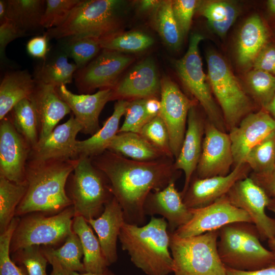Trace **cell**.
<instances>
[{"label": "cell", "mask_w": 275, "mask_h": 275, "mask_svg": "<svg viewBox=\"0 0 275 275\" xmlns=\"http://www.w3.org/2000/svg\"><path fill=\"white\" fill-rule=\"evenodd\" d=\"M91 159L107 179L123 209L125 222L131 225L141 226L145 223L143 206L148 195L163 189L178 177L173 159L169 157L141 161L106 150Z\"/></svg>", "instance_id": "6da1fadb"}, {"label": "cell", "mask_w": 275, "mask_h": 275, "mask_svg": "<svg viewBox=\"0 0 275 275\" xmlns=\"http://www.w3.org/2000/svg\"><path fill=\"white\" fill-rule=\"evenodd\" d=\"M77 159L28 160L25 172L27 190L15 217L34 212L54 215L72 206L66 184Z\"/></svg>", "instance_id": "7a4b0ae2"}, {"label": "cell", "mask_w": 275, "mask_h": 275, "mask_svg": "<svg viewBox=\"0 0 275 275\" xmlns=\"http://www.w3.org/2000/svg\"><path fill=\"white\" fill-rule=\"evenodd\" d=\"M119 239L131 261L147 275L173 272L168 224L164 217L151 216L148 224L141 226L125 222Z\"/></svg>", "instance_id": "3957f363"}, {"label": "cell", "mask_w": 275, "mask_h": 275, "mask_svg": "<svg viewBox=\"0 0 275 275\" xmlns=\"http://www.w3.org/2000/svg\"><path fill=\"white\" fill-rule=\"evenodd\" d=\"M121 3L118 0L81 1L62 24L44 34L49 39L76 36L101 39L117 32L118 10Z\"/></svg>", "instance_id": "277c9868"}, {"label": "cell", "mask_w": 275, "mask_h": 275, "mask_svg": "<svg viewBox=\"0 0 275 275\" xmlns=\"http://www.w3.org/2000/svg\"><path fill=\"white\" fill-rule=\"evenodd\" d=\"M169 235L174 275H227L217 251L219 230L188 237Z\"/></svg>", "instance_id": "5b68a950"}, {"label": "cell", "mask_w": 275, "mask_h": 275, "mask_svg": "<svg viewBox=\"0 0 275 275\" xmlns=\"http://www.w3.org/2000/svg\"><path fill=\"white\" fill-rule=\"evenodd\" d=\"M66 192L75 216H82L86 221L100 216L105 205L114 197L107 179L88 157L78 158L68 179Z\"/></svg>", "instance_id": "8992f818"}, {"label": "cell", "mask_w": 275, "mask_h": 275, "mask_svg": "<svg viewBox=\"0 0 275 275\" xmlns=\"http://www.w3.org/2000/svg\"><path fill=\"white\" fill-rule=\"evenodd\" d=\"M206 61L211 90L221 106L226 129L229 131L254 112L255 105L222 56L210 51Z\"/></svg>", "instance_id": "52a82bcc"}, {"label": "cell", "mask_w": 275, "mask_h": 275, "mask_svg": "<svg viewBox=\"0 0 275 275\" xmlns=\"http://www.w3.org/2000/svg\"><path fill=\"white\" fill-rule=\"evenodd\" d=\"M74 216L72 205L54 215L34 212L20 217L11 238L10 254L33 245L53 248L65 241L73 232Z\"/></svg>", "instance_id": "ba28073f"}, {"label": "cell", "mask_w": 275, "mask_h": 275, "mask_svg": "<svg viewBox=\"0 0 275 275\" xmlns=\"http://www.w3.org/2000/svg\"><path fill=\"white\" fill-rule=\"evenodd\" d=\"M203 39L201 34L191 35L188 49L183 57L175 61V68L183 85L204 110L208 121L226 132L222 113L212 96L207 75L203 69L199 45Z\"/></svg>", "instance_id": "9c48e42d"}, {"label": "cell", "mask_w": 275, "mask_h": 275, "mask_svg": "<svg viewBox=\"0 0 275 275\" xmlns=\"http://www.w3.org/2000/svg\"><path fill=\"white\" fill-rule=\"evenodd\" d=\"M161 108L159 114L169 135L170 145L174 158L177 157L184 140L190 109L196 105L170 78L160 80Z\"/></svg>", "instance_id": "30bf717a"}, {"label": "cell", "mask_w": 275, "mask_h": 275, "mask_svg": "<svg viewBox=\"0 0 275 275\" xmlns=\"http://www.w3.org/2000/svg\"><path fill=\"white\" fill-rule=\"evenodd\" d=\"M226 196L232 205L249 215L261 240H268L275 237V218L265 212L269 198L249 176L236 182Z\"/></svg>", "instance_id": "8fae6325"}, {"label": "cell", "mask_w": 275, "mask_h": 275, "mask_svg": "<svg viewBox=\"0 0 275 275\" xmlns=\"http://www.w3.org/2000/svg\"><path fill=\"white\" fill-rule=\"evenodd\" d=\"M132 58L123 53L103 49V51L74 75L75 85L80 92L95 89H112L122 72Z\"/></svg>", "instance_id": "7c38bea8"}, {"label": "cell", "mask_w": 275, "mask_h": 275, "mask_svg": "<svg viewBox=\"0 0 275 275\" xmlns=\"http://www.w3.org/2000/svg\"><path fill=\"white\" fill-rule=\"evenodd\" d=\"M190 209L193 215L191 219L173 232L179 237L199 235L219 230L234 222L252 223L250 217L244 210L231 204L226 195L208 206Z\"/></svg>", "instance_id": "4fadbf2b"}, {"label": "cell", "mask_w": 275, "mask_h": 275, "mask_svg": "<svg viewBox=\"0 0 275 275\" xmlns=\"http://www.w3.org/2000/svg\"><path fill=\"white\" fill-rule=\"evenodd\" d=\"M232 164L234 158L229 133L219 129L209 121L206 122L197 177L206 178L227 175Z\"/></svg>", "instance_id": "5bb4252c"}, {"label": "cell", "mask_w": 275, "mask_h": 275, "mask_svg": "<svg viewBox=\"0 0 275 275\" xmlns=\"http://www.w3.org/2000/svg\"><path fill=\"white\" fill-rule=\"evenodd\" d=\"M31 148L14 127L9 114L0 121V176L16 183L25 182Z\"/></svg>", "instance_id": "9a60e30c"}, {"label": "cell", "mask_w": 275, "mask_h": 275, "mask_svg": "<svg viewBox=\"0 0 275 275\" xmlns=\"http://www.w3.org/2000/svg\"><path fill=\"white\" fill-rule=\"evenodd\" d=\"M251 169L246 163L234 167L226 176L206 178H191L188 187L183 196L188 208H199L208 206L226 195L238 181L249 176Z\"/></svg>", "instance_id": "2e32d148"}, {"label": "cell", "mask_w": 275, "mask_h": 275, "mask_svg": "<svg viewBox=\"0 0 275 275\" xmlns=\"http://www.w3.org/2000/svg\"><path fill=\"white\" fill-rule=\"evenodd\" d=\"M275 130L274 119L264 109L244 117L229 131L234 158V166L245 163L249 151Z\"/></svg>", "instance_id": "e0dca14e"}, {"label": "cell", "mask_w": 275, "mask_h": 275, "mask_svg": "<svg viewBox=\"0 0 275 275\" xmlns=\"http://www.w3.org/2000/svg\"><path fill=\"white\" fill-rule=\"evenodd\" d=\"M81 130L80 124L72 114L66 122L56 127L45 139L31 149L28 160L78 158L76 137Z\"/></svg>", "instance_id": "ac0fdd59"}, {"label": "cell", "mask_w": 275, "mask_h": 275, "mask_svg": "<svg viewBox=\"0 0 275 275\" xmlns=\"http://www.w3.org/2000/svg\"><path fill=\"white\" fill-rule=\"evenodd\" d=\"M61 98L67 104L82 127L81 131L93 135L100 129L99 117L106 103L112 100V89H104L94 94H76L66 85L57 88Z\"/></svg>", "instance_id": "d6986e66"}, {"label": "cell", "mask_w": 275, "mask_h": 275, "mask_svg": "<svg viewBox=\"0 0 275 275\" xmlns=\"http://www.w3.org/2000/svg\"><path fill=\"white\" fill-rule=\"evenodd\" d=\"M143 209L146 216L162 215L168 222L170 233L186 224L193 216L190 208L183 202L181 192L176 188L175 181L160 190L151 192L144 202Z\"/></svg>", "instance_id": "ffe728a7"}, {"label": "cell", "mask_w": 275, "mask_h": 275, "mask_svg": "<svg viewBox=\"0 0 275 275\" xmlns=\"http://www.w3.org/2000/svg\"><path fill=\"white\" fill-rule=\"evenodd\" d=\"M112 90V100L156 98L160 80L153 60L148 58L136 65Z\"/></svg>", "instance_id": "44dd1931"}, {"label": "cell", "mask_w": 275, "mask_h": 275, "mask_svg": "<svg viewBox=\"0 0 275 275\" xmlns=\"http://www.w3.org/2000/svg\"><path fill=\"white\" fill-rule=\"evenodd\" d=\"M29 99L37 118L39 142L45 139L59 121L71 112L60 97L57 88L51 85L36 82Z\"/></svg>", "instance_id": "7402d4cb"}, {"label": "cell", "mask_w": 275, "mask_h": 275, "mask_svg": "<svg viewBox=\"0 0 275 275\" xmlns=\"http://www.w3.org/2000/svg\"><path fill=\"white\" fill-rule=\"evenodd\" d=\"M205 122L195 105L189 110L187 127L179 153L174 162L176 170H182L185 175L184 184L181 194L183 197L187 190L202 152Z\"/></svg>", "instance_id": "603a6c76"}, {"label": "cell", "mask_w": 275, "mask_h": 275, "mask_svg": "<svg viewBox=\"0 0 275 275\" xmlns=\"http://www.w3.org/2000/svg\"><path fill=\"white\" fill-rule=\"evenodd\" d=\"M97 234L102 252L110 265L118 260L117 243L125 223L123 209L114 197L98 217L87 221Z\"/></svg>", "instance_id": "cb8c5ba5"}, {"label": "cell", "mask_w": 275, "mask_h": 275, "mask_svg": "<svg viewBox=\"0 0 275 275\" xmlns=\"http://www.w3.org/2000/svg\"><path fill=\"white\" fill-rule=\"evenodd\" d=\"M270 40L269 30L259 15H254L247 19L236 41V57L239 65L243 68L252 66L256 57Z\"/></svg>", "instance_id": "d4e9b609"}, {"label": "cell", "mask_w": 275, "mask_h": 275, "mask_svg": "<svg viewBox=\"0 0 275 275\" xmlns=\"http://www.w3.org/2000/svg\"><path fill=\"white\" fill-rule=\"evenodd\" d=\"M260 235L252 223L246 222L234 269L252 271L269 266L275 255L260 242Z\"/></svg>", "instance_id": "484cf974"}, {"label": "cell", "mask_w": 275, "mask_h": 275, "mask_svg": "<svg viewBox=\"0 0 275 275\" xmlns=\"http://www.w3.org/2000/svg\"><path fill=\"white\" fill-rule=\"evenodd\" d=\"M129 101L119 99L116 102L112 115L105 121L103 126L90 138L77 141L76 152L78 158L98 156L107 149L109 144L119 129L121 118L125 115Z\"/></svg>", "instance_id": "4316f807"}, {"label": "cell", "mask_w": 275, "mask_h": 275, "mask_svg": "<svg viewBox=\"0 0 275 275\" xmlns=\"http://www.w3.org/2000/svg\"><path fill=\"white\" fill-rule=\"evenodd\" d=\"M36 85L33 76L26 70L7 72L0 85V120L24 99H29Z\"/></svg>", "instance_id": "83f0119b"}, {"label": "cell", "mask_w": 275, "mask_h": 275, "mask_svg": "<svg viewBox=\"0 0 275 275\" xmlns=\"http://www.w3.org/2000/svg\"><path fill=\"white\" fill-rule=\"evenodd\" d=\"M107 150L137 161H151L168 157L140 133L131 132H118Z\"/></svg>", "instance_id": "f1b7e54d"}, {"label": "cell", "mask_w": 275, "mask_h": 275, "mask_svg": "<svg viewBox=\"0 0 275 275\" xmlns=\"http://www.w3.org/2000/svg\"><path fill=\"white\" fill-rule=\"evenodd\" d=\"M72 230L81 243L84 252L82 263L86 272H99L111 265L103 254L98 237L85 218L75 216Z\"/></svg>", "instance_id": "f546056e"}, {"label": "cell", "mask_w": 275, "mask_h": 275, "mask_svg": "<svg viewBox=\"0 0 275 275\" xmlns=\"http://www.w3.org/2000/svg\"><path fill=\"white\" fill-rule=\"evenodd\" d=\"M196 10L207 19L211 30L222 37L226 35L240 13L239 6L230 1H198Z\"/></svg>", "instance_id": "4dcf8cb0"}, {"label": "cell", "mask_w": 275, "mask_h": 275, "mask_svg": "<svg viewBox=\"0 0 275 275\" xmlns=\"http://www.w3.org/2000/svg\"><path fill=\"white\" fill-rule=\"evenodd\" d=\"M67 57L63 52L47 57L35 68L33 77L36 82L57 88L71 83L77 67L69 62Z\"/></svg>", "instance_id": "1f68e13d"}, {"label": "cell", "mask_w": 275, "mask_h": 275, "mask_svg": "<svg viewBox=\"0 0 275 275\" xmlns=\"http://www.w3.org/2000/svg\"><path fill=\"white\" fill-rule=\"evenodd\" d=\"M7 20L25 33L42 27L46 1L8 0Z\"/></svg>", "instance_id": "d6a6232c"}, {"label": "cell", "mask_w": 275, "mask_h": 275, "mask_svg": "<svg viewBox=\"0 0 275 275\" xmlns=\"http://www.w3.org/2000/svg\"><path fill=\"white\" fill-rule=\"evenodd\" d=\"M154 14V25L162 41L170 48L178 49L184 36L174 15L172 1H162Z\"/></svg>", "instance_id": "836d02e7"}, {"label": "cell", "mask_w": 275, "mask_h": 275, "mask_svg": "<svg viewBox=\"0 0 275 275\" xmlns=\"http://www.w3.org/2000/svg\"><path fill=\"white\" fill-rule=\"evenodd\" d=\"M27 190L26 182L16 183L0 176V233L15 217L16 210Z\"/></svg>", "instance_id": "e575fe53"}, {"label": "cell", "mask_w": 275, "mask_h": 275, "mask_svg": "<svg viewBox=\"0 0 275 275\" xmlns=\"http://www.w3.org/2000/svg\"><path fill=\"white\" fill-rule=\"evenodd\" d=\"M17 131L22 136L31 149L39 142L38 124L34 106L29 99L17 103L9 114Z\"/></svg>", "instance_id": "d590c367"}, {"label": "cell", "mask_w": 275, "mask_h": 275, "mask_svg": "<svg viewBox=\"0 0 275 275\" xmlns=\"http://www.w3.org/2000/svg\"><path fill=\"white\" fill-rule=\"evenodd\" d=\"M99 40L102 48L121 53L142 51L154 43L152 37L139 31L116 32Z\"/></svg>", "instance_id": "8d00e7d4"}, {"label": "cell", "mask_w": 275, "mask_h": 275, "mask_svg": "<svg viewBox=\"0 0 275 275\" xmlns=\"http://www.w3.org/2000/svg\"><path fill=\"white\" fill-rule=\"evenodd\" d=\"M64 40L63 52L74 61L77 69L86 66L96 57L101 48L99 39L88 37H71Z\"/></svg>", "instance_id": "74e56055"}, {"label": "cell", "mask_w": 275, "mask_h": 275, "mask_svg": "<svg viewBox=\"0 0 275 275\" xmlns=\"http://www.w3.org/2000/svg\"><path fill=\"white\" fill-rule=\"evenodd\" d=\"M244 162L254 173H266L275 169V130L249 151Z\"/></svg>", "instance_id": "f35d334b"}, {"label": "cell", "mask_w": 275, "mask_h": 275, "mask_svg": "<svg viewBox=\"0 0 275 275\" xmlns=\"http://www.w3.org/2000/svg\"><path fill=\"white\" fill-rule=\"evenodd\" d=\"M250 94L260 109H265L275 94V76L259 70L253 69L246 75Z\"/></svg>", "instance_id": "ab89813d"}, {"label": "cell", "mask_w": 275, "mask_h": 275, "mask_svg": "<svg viewBox=\"0 0 275 275\" xmlns=\"http://www.w3.org/2000/svg\"><path fill=\"white\" fill-rule=\"evenodd\" d=\"M47 248L69 272H86L84 264L81 262V257L84 255L81 243L78 236L73 232L67 237L63 245L60 248Z\"/></svg>", "instance_id": "60d3db41"}, {"label": "cell", "mask_w": 275, "mask_h": 275, "mask_svg": "<svg viewBox=\"0 0 275 275\" xmlns=\"http://www.w3.org/2000/svg\"><path fill=\"white\" fill-rule=\"evenodd\" d=\"M11 255L15 263L24 267L28 275H47L46 267L49 262L42 246H28Z\"/></svg>", "instance_id": "b9f144b4"}, {"label": "cell", "mask_w": 275, "mask_h": 275, "mask_svg": "<svg viewBox=\"0 0 275 275\" xmlns=\"http://www.w3.org/2000/svg\"><path fill=\"white\" fill-rule=\"evenodd\" d=\"M19 219L20 217H15L7 229L0 233V275H28L24 267L15 263L10 257L11 240Z\"/></svg>", "instance_id": "7bdbcfd3"}, {"label": "cell", "mask_w": 275, "mask_h": 275, "mask_svg": "<svg viewBox=\"0 0 275 275\" xmlns=\"http://www.w3.org/2000/svg\"><path fill=\"white\" fill-rule=\"evenodd\" d=\"M80 0H47L41 25L47 30L57 28L67 19Z\"/></svg>", "instance_id": "ee69618b"}, {"label": "cell", "mask_w": 275, "mask_h": 275, "mask_svg": "<svg viewBox=\"0 0 275 275\" xmlns=\"http://www.w3.org/2000/svg\"><path fill=\"white\" fill-rule=\"evenodd\" d=\"M140 134L167 157L173 159L170 148L169 132L164 122L159 116L154 117L147 123L142 128Z\"/></svg>", "instance_id": "f6af8a7d"}, {"label": "cell", "mask_w": 275, "mask_h": 275, "mask_svg": "<svg viewBox=\"0 0 275 275\" xmlns=\"http://www.w3.org/2000/svg\"><path fill=\"white\" fill-rule=\"evenodd\" d=\"M145 100L146 99H136L129 101L124 115L125 119L118 132H131L140 133L143 126L152 119L146 112Z\"/></svg>", "instance_id": "bcb514c9"}, {"label": "cell", "mask_w": 275, "mask_h": 275, "mask_svg": "<svg viewBox=\"0 0 275 275\" xmlns=\"http://www.w3.org/2000/svg\"><path fill=\"white\" fill-rule=\"evenodd\" d=\"M198 2L196 0L172 1L173 12L184 36L190 29Z\"/></svg>", "instance_id": "7dc6e473"}, {"label": "cell", "mask_w": 275, "mask_h": 275, "mask_svg": "<svg viewBox=\"0 0 275 275\" xmlns=\"http://www.w3.org/2000/svg\"><path fill=\"white\" fill-rule=\"evenodd\" d=\"M254 69L267 72L275 76V41L271 40L254 60Z\"/></svg>", "instance_id": "c3c4849f"}, {"label": "cell", "mask_w": 275, "mask_h": 275, "mask_svg": "<svg viewBox=\"0 0 275 275\" xmlns=\"http://www.w3.org/2000/svg\"><path fill=\"white\" fill-rule=\"evenodd\" d=\"M28 34L16 27L10 21L6 20L0 25V55L1 60L5 57L7 45L15 39Z\"/></svg>", "instance_id": "681fc988"}, {"label": "cell", "mask_w": 275, "mask_h": 275, "mask_svg": "<svg viewBox=\"0 0 275 275\" xmlns=\"http://www.w3.org/2000/svg\"><path fill=\"white\" fill-rule=\"evenodd\" d=\"M249 177L264 191L269 198H275V169L262 173L252 172Z\"/></svg>", "instance_id": "f907efd6"}, {"label": "cell", "mask_w": 275, "mask_h": 275, "mask_svg": "<svg viewBox=\"0 0 275 275\" xmlns=\"http://www.w3.org/2000/svg\"><path fill=\"white\" fill-rule=\"evenodd\" d=\"M48 40L45 34L31 38L26 45L27 52L34 58L45 60L48 51Z\"/></svg>", "instance_id": "816d5d0a"}, {"label": "cell", "mask_w": 275, "mask_h": 275, "mask_svg": "<svg viewBox=\"0 0 275 275\" xmlns=\"http://www.w3.org/2000/svg\"><path fill=\"white\" fill-rule=\"evenodd\" d=\"M227 275H275V260L269 266L252 271L239 270L226 267Z\"/></svg>", "instance_id": "f5cc1de1"}, {"label": "cell", "mask_w": 275, "mask_h": 275, "mask_svg": "<svg viewBox=\"0 0 275 275\" xmlns=\"http://www.w3.org/2000/svg\"><path fill=\"white\" fill-rule=\"evenodd\" d=\"M42 248L49 263L52 266L50 275H70V272L62 266L57 259L49 252L47 247Z\"/></svg>", "instance_id": "db71d44e"}, {"label": "cell", "mask_w": 275, "mask_h": 275, "mask_svg": "<svg viewBox=\"0 0 275 275\" xmlns=\"http://www.w3.org/2000/svg\"><path fill=\"white\" fill-rule=\"evenodd\" d=\"M145 108L148 115L153 119L159 115L161 108L160 100L155 97L146 99Z\"/></svg>", "instance_id": "11a10c76"}, {"label": "cell", "mask_w": 275, "mask_h": 275, "mask_svg": "<svg viewBox=\"0 0 275 275\" xmlns=\"http://www.w3.org/2000/svg\"><path fill=\"white\" fill-rule=\"evenodd\" d=\"M162 1L157 0H143L140 1L139 7L141 11H154L160 5Z\"/></svg>", "instance_id": "9f6ffc18"}, {"label": "cell", "mask_w": 275, "mask_h": 275, "mask_svg": "<svg viewBox=\"0 0 275 275\" xmlns=\"http://www.w3.org/2000/svg\"><path fill=\"white\" fill-rule=\"evenodd\" d=\"M266 208L275 214V198H269ZM267 243L269 250L275 255V237L267 240Z\"/></svg>", "instance_id": "6f0895ef"}, {"label": "cell", "mask_w": 275, "mask_h": 275, "mask_svg": "<svg viewBox=\"0 0 275 275\" xmlns=\"http://www.w3.org/2000/svg\"><path fill=\"white\" fill-rule=\"evenodd\" d=\"M267 15L271 20L275 21V0H268L266 3Z\"/></svg>", "instance_id": "680465c9"}, {"label": "cell", "mask_w": 275, "mask_h": 275, "mask_svg": "<svg viewBox=\"0 0 275 275\" xmlns=\"http://www.w3.org/2000/svg\"><path fill=\"white\" fill-rule=\"evenodd\" d=\"M70 275H116L115 273L110 270L108 267L106 268L103 271L99 272H78L76 271H72L70 272Z\"/></svg>", "instance_id": "91938a15"}, {"label": "cell", "mask_w": 275, "mask_h": 275, "mask_svg": "<svg viewBox=\"0 0 275 275\" xmlns=\"http://www.w3.org/2000/svg\"><path fill=\"white\" fill-rule=\"evenodd\" d=\"M8 11L7 1H0V23L7 20V15Z\"/></svg>", "instance_id": "94428289"}, {"label": "cell", "mask_w": 275, "mask_h": 275, "mask_svg": "<svg viewBox=\"0 0 275 275\" xmlns=\"http://www.w3.org/2000/svg\"><path fill=\"white\" fill-rule=\"evenodd\" d=\"M275 120V94L269 103L264 109Z\"/></svg>", "instance_id": "6125c7cd"}]
</instances>
